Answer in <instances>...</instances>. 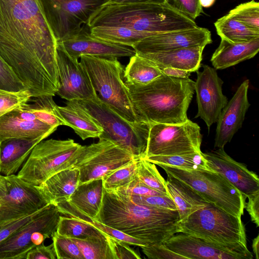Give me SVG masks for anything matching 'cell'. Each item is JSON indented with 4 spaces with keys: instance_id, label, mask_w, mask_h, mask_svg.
Instances as JSON below:
<instances>
[{
    "instance_id": "9a60e30c",
    "label": "cell",
    "mask_w": 259,
    "mask_h": 259,
    "mask_svg": "<svg viewBox=\"0 0 259 259\" xmlns=\"http://www.w3.org/2000/svg\"><path fill=\"white\" fill-rule=\"evenodd\" d=\"M56 51L59 85L56 95L67 101L96 98L90 77L78 59L70 56L59 42Z\"/></svg>"
},
{
    "instance_id": "52a82bcc",
    "label": "cell",
    "mask_w": 259,
    "mask_h": 259,
    "mask_svg": "<svg viewBox=\"0 0 259 259\" xmlns=\"http://www.w3.org/2000/svg\"><path fill=\"white\" fill-rule=\"evenodd\" d=\"M78 101L102 128L99 140L109 141L138 159L145 157L150 124L125 119L97 96L93 99Z\"/></svg>"
},
{
    "instance_id": "e575fe53",
    "label": "cell",
    "mask_w": 259,
    "mask_h": 259,
    "mask_svg": "<svg viewBox=\"0 0 259 259\" xmlns=\"http://www.w3.org/2000/svg\"><path fill=\"white\" fill-rule=\"evenodd\" d=\"M144 159L159 166L164 165L186 170L209 169L201 151L183 155L152 156Z\"/></svg>"
},
{
    "instance_id": "7c38bea8",
    "label": "cell",
    "mask_w": 259,
    "mask_h": 259,
    "mask_svg": "<svg viewBox=\"0 0 259 259\" xmlns=\"http://www.w3.org/2000/svg\"><path fill=\"white\" fill-rule=\"evenodd\" d=\"M200 126L189 119L180 124H150L145 158L201 152Z\"/></svg>"
},
{
    "instance_id": "d6986e66",
    "label": "cell",
    "mask_w": 259,
    "mask_h": 259,
    "mask_svg": "<svg viewBox=\"0 0 259 259\" xmlns=\"http://www.w3.org/2000/svg\"><path fill=\"white\" fill-rule=\"evenodd\" d=\"M175 234L163 244L186 259H252L250 252L224 248L187 234Z\"/></svg>"
},
{
    "instance_id": "f5cc1de1",
    "label": "cell",
    "mask_w": 259,
    "mask_h": 259,
    "mask_svg": "<svg viewBox=\"0 0 259 259\" xmlns=\"http://www.w3.org/2000/svg\"><path fill=\"white\" fill-rule=\"evenodd\" d=\"M163 74L177 78H189L192 73L191 71L172 67H167L163 69Z\"/></svg>"
},
{
    "instance_id": "4fadbf2b",
    "label": "cell",
    "mask_w": 259,
    "mask_h": 259,
    "mask_svg": "<svg viewBox=\"0 0 259 259\" xmlns=\"http://www.w3.org/2000/svg\"><path fill=\"white\" fill-rule=\"evenodd\" d=\"M37 186L15 174L0 181V226L32 214L49 204Z\"/></svg>"
},
{
    "instance_id": "9c48e42d",
    "label": "cell",
    "mask_w": 259,
    "mask_h": 259,
    "mask_svg": "<svg viewBox=\"0 0 259 259\" xmlns=\"http://www.w3.org/2000/svg\"><path fill=\"white\" fill-rule=\"evenodd\" d=\"M81 147L70 139L43 140L34 146L17 175L38 186L57 172L73 167Z\"/></svg>"
},
{
    "instance_id": "cb8c5ba5",
    "label": "cell",
    "mask_w": 259,
    "mask_h": 259,
    "mask_svg": "<svg viewBox=\"0 0 259 259\" xmlns=\"http://www.w3.org/2000/svg\"><path fill=\"white\" fill-rule=\"evenodd\" d=\"M44 137L34 139L12 138L0 143V174H15L26 161L34 146Z\"/></svg>"
},
{
    "instance_id": "4316f807",
    "label": "cell",
    "mask_w": 259,
    "mask_h": 259,
    "mask_svg": "<svg viewBox=\"0 0 259 259\" xmlns=\"http://www.w3.org/2000/svg\"><path fill=\"white\" fill-rule=\"evenodd\" d=\"M58 109L65 124L71 127L81 139L99 138L103 131L98 123L88 113L77 100L67 101Z\"/></svg>"
},
{
    "instance_id": "ee69618b",
    "label": "cell",
    "mask_w": 259,
    "mask_h": 259,
    "mask_svg": "<svg viewBox=\"0 0 259 259\" xmlns=\"http://www.w3.org/2000/svg\"><path fill=\"white\" fill-rule=\"evenodd\" d=\"M126 196L133 202L138 204L160 208L177 210L174 202L169 196L161 195Z\"/></svg>"
},
{
    "instance_id": "f907efd6",
    "label": "cell",
    "mask_w": 259,
    "mask_h": 259,
    "mask_svg": "<svg viewBox=\"0 0 259 259\" xmlns=\"http://www.w3.org/2000/svg\"><path fill=\"white\" fill-rule=\"evenodd\" d=\"M38 211L32 214L24 217L11 222L7 225L2 226L0 228V243L29 222Z\"/></svg>"
},
{
    "instance_id": "7402d4cb",
    "label": "cell",
    "mask_w": 259,
    "mask_h": 259,
    "mask_svg": "<svg viewBox=\"0 0 259 259\" xmlns=\"http://www.w3.org/2000/svg\"><path fill=\"white\" fill-rule=\"evenodd\" d=\"M56 129L38 120L27 121L21 119L12 110L0 117V143L12 138L44 137L46 139Z\"/></svg>"
},
{
    "instance_id": "44dd1931",
    "label": "cell",
    "mask_w": 259,
    "mask_h": 259,
    "mask_svg": "<svg viewBox=\"0 0 259 259\" xmlns=\"http://www.w3.org/2000/svg\"><path fill=\"white\" fill-rule=\"evenodd\" d=\"M249 83V80H244L222 110L217 121L215 148H224L241 127L250 106L247 96Z\"/></svg>"
},
{
    "instance_id": "7a4b0ae2",
    "label": "cell",
    "mask_w": 259,
    "mask_h": 259,
    "mask_svg": "<svg viewBox=\"0 0 259 259\" xmlns=\"http://www.w3.org/2000/svg\"><path fill=\"white\" fill-rule=\"evenodd\" d=\"M95 219L146 245L162 243L179 233L177 210L138 204L126 195L104 189L102 206Z\"/></svg>"
},
{
    "instance_id": "8d00e7d4",
    "label": "cell",
    "mask_w": 259,
    "mask_h": 259,
    "mask_svg": "<svg viewBox=\"0 0 259 259\" xmlns=\"http://www.w3.org/2000/svg\"><path fill=\"white\" fill-rule=\"evenodd\" d=\"M108 236H96L85 240L73 239L84 259H115Z\"/></svg>"
},
{
    "instance_id": "ac0fdd59",
    "label": "cell",
    "mask_w": 259,
    "mask_h": 259,
    "mask_svg": "<svg viewBox=\"0 0 259 259\" xmlns=\"http://www.w3.org/2000/svg\"><path fill=\"white\" fill-rule=\"evenodd\" d=\"M202 155L209 169L222 175L246 198L259 193L257 175L231 157L224 148L202 152Z\"/></svg>"
},
{
    "instance_id": "2e32d148",
    "label": "cell",
    "mask_w": 259,
    "mask_h": 259,
    "mask_svg": "<svg viewBox=\"0 0 259 259\" xmlns=\"http://www.w3.org/2000/svg\"><path fill=\"white\" fill-rule=\"evenodd\" d=\"M202 67V71H196L194 90L198 111L195 117H199L203 120L209 131L211 125L217 122L228 101L223 94V81L218 76L216 69L207 65H203Z\"/></svg>"
},
{
    "instance_id": "ba28073f",
    "label": "cell",
    "mask_w": 259,
    "mask_h": 259,
    "mask_svg": "<svg viewBox=\"0 0 259 259\" xmlns=\"http://www.w3.org/2000/svg\"><path fill=\"white\" fill-rule=\"evenodd\" d=\"M159 166L167 175L189 186L208 203L233 215L243 214L246 197L219 172L210 169L186 170Z\"/></svg>"
},
{
    "instance_id": "7dc6e473",
    "label": "cell",
    "mask_w": 259,
    "mask_h": 259,
    "mask_svg": "<svg viewBox=\"0 0 259 259\" xmlns=\"http://www.w3.org/2000/svg\"><path fill=\"white\" fill-rule=\"evenodd\" d=\"M144 253L151 259H186L185 257L172 251L163 244L159 243L141 247Z\"/></svg>"
},
{
    "instance_id": "6f0895ef",
    "label": "cell",
    "mask_w": 259,
    "mask_h": 259,
    "mask_svg": "<svg viewBox=\"0 0 259 259\" xmlns=\"http://www.w3.org/2000/svg\"><path fill=\"white\" fill-rule=\"evenodd\" d=\"M3 176V175H2L0 174V181L2 180Z\"/></svg>"
},
{
    "instance_id": "816d5d0a",
    "label": "cell",
    "mask_w": 259,
    "mask_h": 259,
    "mask_svg": "<svg viewBox=\"0 0 259 259\" xmlns=\"http://www.w3.org/2000/svg\"><path fill=\"white\" fill-rule=\"evenodd\" d=\"M248 201L245 203L244 208L250 217L251 221L256 227H259V193L247 197Z\"/></svg>"
},
{
    "instance_id": "30bf717a",
    "label": "cell",
    "mask_w": 259,
    "mask_h": 259,
    "mask_svg": "<svg viewBox=\"0 0 259 259\" xmlns=\"http://www.w3.org/2000/svg\"><path fill=\"white\" fill-rule=\"evenodd\" d=\"M109 0H39L57 42L77 34Z\"/></svg>"
},
{
    "instance_id": "74e56055",
    "label": "cell",
    "mask_w": 259,
    "mask_h": 259,
    "mask_svg": "<svg viewBox=\"0 0 259 259\" xmlns=\"http://www.w3.org/2000/svg\"><path fill=\"white\" fill-rule=\"evenodd\" d=\"M139 159L135 160L104 176L102 178L104 189L108 192H113L133 181L137 177Z\"/></svg>"
},
{
    "instance_id": "7bdbcfd3",
    "label": "cell",
    "mask_w": 259,
    "mask_h": 259,
    "mask_svg": "<svg viewBox=\"0 0 259 259\" xmlns=\"http://www.w3.org/2000/svg\"><path fill=\"white\" fill-rule=\"evenodd\" d=\"M0 90L19 92L26 90L10 65L0 56Z\"/></svg>"
},
{
    "instance_id": "c3c4849f",
    "label": "cell",
    "mask_w": 259,
    "mask_h": 259,
    "mask_svg": "<svg viewBox=\"0 0 259 259\" xmlns=\"http://www.w3.org/2000/svg\"><path fill=\"white\" fill-rule=\"evenodd\" d=\"M115 259H140V255L128 246V244L119 240L108 237Z\"/></svg>"
},
{
    "instance_id": "1f68e13d",
    "label": "cell",
    "mask_w": 259,
    "mask_h": 259,
    "mask_svg": "<svg viewBox=\"0 0 259 259\" xmlns=\"http://www.w3.org/2000/svg\"><path fill=\"white\" fill-rule=\"evenodd\" d=\"M214 25L221 38L232 43L246 42L259 38V30L248 27L228 14L218 19Z\"/></svg>"
},
{
    "instance_id": "60d3db41",
    "label": "cell",
    "mask_w": 259,
    "mask_h": 259,
    "mask_svg": "<svg viewBox=\"0 0 259 259\" xmlns=\"http://www.w3.org/2000/svg\"><path fill=\"white\" fill-rule=\"evenodd\" d=\"M52 238L57 259H84L79 247L71 238L56 232Z\"/></svg>"
},
{
    "instance_id": "484cf974",
    "label": "cell",
    "mask_w": 259,
    "mask_h": 259,
    "mask_svg": "<svg viewBox=\"0 0 259 259\" xmlns=\"http://www.w3.org/2000/svg\"><path fill=\"white\" fill-rule=\"evenodd\" d=\"M259 51V38L252 41L232 43L221 39L210 61L215 69H224L254 57Z\"/></svg>"
},
{
    "instance_id": "f35d334b",
    "label": "cell",
    "mask_w": 259,
    "mask_h": 259,
    "mask_svg": "<svg viewBox=\"0 0 259 259\" xmlns=\"http://www.w3.org/2000/svg\"><path fill=\"white\" fill-rule=\"evenodd\" d=\"M137 177L149 188L169 196L166 188V181L161 176L155 164L144 158L140 159Z\"/></svg>"
},
{
    "instance_id": "e0dca14e",
    "label": "cell",
    "mask_w": 259,
    "mask_h": 259,
    "mask_svg": "<svg viewBox=\"0 0 259 259\" xmlns=\"http://www.w3.org/2000/svg\"><path fill=\"white\" fill-rule=\"evenodd\" d=\"M212 41L210 31L207 28L197 26L148 36L137 43L133 48L136 54L141 55L195 46L205 47Z\"/></svg>"
},
{
    "instance_id": "f1b7e54d",
    "label": "cell",
    "mask_w": 259,
    "mask_h": 259,
    "mask_svg": "<svg viewBox=\"0 0 259 259\" xmlns=\"http://www.w3.org/2000/svg\"><path fill=\"white\" fill-rule=\"evenodd\" d=\"M104 187L102 179L78 185L69 203L80 211L95 218L102 204Z\"/></svg>"
},
{
    "instance_id": "3957f363",
    "label": "cell",
    "mask_w": 259,
    "mask_h": 259,
    "mask_svg": "<svg viewBox=\"0 0 259 259\" xmlns=\"http://www.w3.org/2000/svg\"><path fill=\"white\" fill-rule=\"evenodd\" d=\"M125 84L139 121L175 124L188 119L187 112L195 91V81L189 78L163 73L146 84Z\"/></svg>"
},
{
    "instance_id": "8fae6325",
    "label": "cell",
    "mask_w": 259,
    "mask_h": 259,
    "mask_svg": "<svg viewBox=\"0 0 259 259\" xmlns=\"http://www.w3.org/2000/svg\"><path fill=\"white\" fill-rule=\"evenodd\" d=\"M61 215L57 207L49 204L27 223L0 243V259H24L28 251L52 237Z\"/></svg>"
},
{
    "instance_id": "4dcf8cb0",
    "label": "cell",
    "mask_w": 259,
    "mask_h": 259,
    "mask_svg": "<svg viewBox=\"0 0 259 259\" xmlns=\"http://www.w3.org/2000/svg\"><path fill=\"white\" fill-rule=\"evenodd\" d=\"M162 74V70L152 61L136 53L130 57L123 71V78L126 84L144 85Z\"/></svg>"
},
{
    "instance_id": "6da1fadb",
    "label": "cell",
    "mask_w": 259,
    "mask_h": 259,
    "mask_svg": "<svg viewBox=\"0 0 259 259\" xmlns=\"http://www.w3.org/2000/svg\"><path fill=\"white\" fill-rule=\"evenodd\" d=\"M57 44L39 0H0V56L31 97L56 95Z\"/></svg>"
},
{
    "instance_id": "bcb514c9",
    "label": "cell",
    "mask_w": 259,
    "mask_h": 259,
    "mask_svg": "<svg viewBox=\"0 0 259 259\" xmlns=\"http://www.w3.org/2000/svg\"><path fill=\"white\" fill-rule=\"evenodd\" d=\"M125 195H161L166 196L159 192L155 191L143 183L137 177L133 181L127 185L120 187L113 191Z\"/></svg>"
},
{
    "instance_id": "83f0119b",
    "label": "cell",
    "mask_w": 259,
    "mask_h": 259,
    "mask_svg": "<svg viewBox=\"0 0 259 259\" xmlns=\"http://www.w3.org/2000/svg\"><path fill=\"white\" fill-rule=\"evenodd\" d=\"M167 176V190L176 206L180 221L209 203L185 183L170 175Z\"/></svg>"
},
{
    "instance_id": "5bb4252c",
    "label": "cell",
    "mask_w": 259,
    "mask_h": 259,
    "mask_svg": "<svg viewBox=\"0 0 259 259\" xmlns=\"http://www.w3.org/2000/svg\"><path fill=\"white\" fill-rule=\"evenodd\" d=\"M139 159L112 142L103 140L81 146L73 166L79 171V184L102 179L113 171Z\"/></svg>"
},
{
    "instance_id": "680465c9",
    "label": "cell",
    "mask_w": 259,
    "mask_h": 259,
    "mask_svg": "<svg viewBox=\"0 0 259 259\" xmlns=\"http://www.w3.org/2000/svg\"><path fill=\"white\" fill-rule=\"evenodd\" d=\"M1 227H2V226H0V228H1Z\"/></svg>"
},
{
    "instance_id": "681fc988",
    "label": "cell",
    "mask_w": 259,
    "mask_h": 259,
    "mask_svg": "<svg viewBox=\"0 0 259 259\" xmlns=\"http://www.w3.org/2000/svg\"><path fill=\"white\" fill-rule=\"evenodd\" d=\"M25 259H57L53 243L48 246L42 243L35 246L28 252Z\"/></svg>"
},
{
    "instance_id": "836d02e7",
    "label": "cell",
    "mask_w": 259,
    "mask_h": 259,
    "mask_svg": "<svg viewBox=\"0 0 259 259\" xmlns=\"http://www.w3.org/2000/svg\"><path fill=\"white\" fill-rule=\"evenodd\" d=\"M89 29L91 34L96 37L132 48L143 38L154 35L121 26H98Z\"/></svg>"
},
{
    "instance_id": "8992f818",
    "label": "cell",
    "mask_w": 259,
    "mask_h": 259,
    "mask_svg": "<svg viewBox=\"0 0 259 259\" xmlns=\"http://www.w3.org/2000/svg\"><path fill=\"white\" fill-rule=\"evenodd\" d=\"M79 58L98 98L125 119L131 122L140 121L122 78L123 66L117 59L89 55Z\"/></svg>"
},
{
    "instance_id": "d6a6232c",
    "label": "cell",
    "mask_w": 259,
    "mask_h": 259,
    "mask_svg": "<svg viewBox=\"0 0 259 259\" xmlns=\"http://www.w3.org/2000/svg\"><path fill=\"white\" fill-rule=\"evenodd\" d=\"M52 96L32 97L27 103L20 106L33 113L36 119L51 126L57 128L66 125L65 122L58 109V105Z\"/></svg>"
},
{
    "instance_id": "9f6ffc18",
    "label": "cell",
    "mask_w": 259,
    "mask_h": 259,
    "mask_svg": "<svg viewBox=\"0 0 259 259\" xmlns=\"http://www.w3.org/2000/svg\"><path fill=\"white\" fill-rule=\"evenodd\" d=\"M215 0H200V4L202 7L208 8L211 7Z\"/></svg>"
},
{
    "instance_id": "603a6c76",
    "label": "cell",
    "mask_w": 259,
    "mask_h": 259,
    "mask_svg": "<svg viewBox=\"0 0 259 259\" xmlns=\"http://www.w3.org/2000/svg\"><path fill=\"white\" fill-rule=\"evenodd\" d=\"M204 48L195 46L139 55L151 60L161 70L172 67L194 72L200 67Z\"/></svg>"
},
{
    "instance_id": "d4e9b609",
    "label": "cell",
    "mask_w": 259,
    "mask_h": 259,
    "mask_svg": "<svg viewBox=\"0 0 259 259\" xmlns=\"http://www.w3.org/2000/svg\"><path fill=\"white\" fill-rule=\"evenodd\" d=\"M78 169L74 167L61 170L37 186L49 203L68 201L79 184Z\"/></svg>"
},
{
    "instance_id": "db71d44e",
    "label": "cell",
    "mask_w": 259,
    "mask_h": 259,
    "mask_svg": "<svg viewBox=\"0 0 259 259\" xmlns=\"http://www.w3.org/2000/svg\"><path fill=\"white\" fill-rule=\"evenodd\" d=\"M165 1L166 0H109L106 4H123L132 3H159L163 2Z\"/></svg>"
},
{
    "instance_id": "11a10c76",
    "label": "cell",
    "mask_w": 259,
    "mask_h": 259,
    "mask_svg": "<svg viewBox=\"0 0 259 259\" xmlns=\"http://www.w3.org/2000/svg\"><path fill=\"white\" fill-rule=\"evenodd\" d=\"M252 248L256 259H259V235H257L252 241Z\"/></svg>"
},
{
    "instance_id": "5b68a950",
    "label": "cell",
    "mask_w": 259,
    "mask_h": 259,
    "mask_svg": "<svg viewBox=\"0 0 259 259\" xmlns=\"http://www.w3.org/2000/svg\"><path fill=\"white\" fill-rule=\"evenodd\" d=\"M179 233L201 238L222 248L250 252L241 217L228 213L208 203L178 224Z\"/></svg>"
},
{
    "instance_id": "277c9868",
    "label": "cell",
    "mask_w": 259,
    "mask_h": 259,
    "mask_svg": "<svg viewBox=\"0 0 259 259\" xmlns=\"http://www.w3.org/2000/svg\"><path fill=\"white\" fill-rule=\"evenodd\" d=\"M87 25L121 26L153 34L198 26L194 20L175 9L166 0L159 3L105 4Z\"/></svg>"
},
{
    "instance_id": "b9f144b4",
    "label": "cell",
    "mask_w": 259,
    "mask_h": 259,
    "mask_svg": "<svg viewBox=\"0 0 259 259\" xmlns=\"http://www.w3.org/2000/svg\"><path fill=\"white\" fill-rule=\"evenodd\" d=\"M31 98V95L27 90L19 92L0 90V117L27 103Z\"/></svg>"
},
{
    "instance_id": "ab89813d",
    "label": "cell",
    "mask_w": 259,
    "mask_h": 259,
    "mask_svg": "<svg viewBox=\"0 0 259 259\" xmlns=\"http://www.w3.org/2000/svg\"><path fill=\"white\" fill-rule=\"evenodd\" d=\"M248 27L259 30V3L254 0L238 5L228 13Z\"/></svg>"
},
{
    "instance_id": "f6af8a7d",
    "label": "cell",
    "mask_w": 259,
    "mask_h": 259,
    "mask_svg": "<svg viewBox=\"0 0 259 259\" xmlns=\"http://www.w3.org/2000/svg\"><path fill=\"white\" fill-rule=\"evenodd\" d=\"M175 9L194 20L203 12L200 0H166Z\"/></svg>"
},
{
    "instance_id": "ffe728a7",
    "label": "cell",
    "mask_w": 259,
    "mask_h": 259,
    "mask_svg": "<svg viewBox=\"0 0 259 259\" xmlns=\"http://www.w3.org/2000/svg\"><path fill=\"white\" fill-rule=\"evenodd\" d=\"M71 56L79 59L89 55L104 58L132 57L136 54L129 46L106 41L92 35L87 25L73 37L59 42Z\"/></svg>"
},
{
    "instance_id": "f546056e",
    "label": "cell",
    "mask_w": 259,
    "mask_h": 259,
    "mask_svg": "<svg viewBox=\"0 0 259 259\" xmlns=\"http://www.w3.org/2000/svg\"><path fill=\"white\" fill-rule=\"evenodd\" d=\"M55 205L57 207L61 214L90 224L110 237L121 241L128 245L139 247L146 245L141 240L131 237L117 229L101 223L95 218L88 215L72 206L68 201L59 203Z\"/></svg>"
},
{
    "instance_id": "d590c367",
    "label": "cell",
    "mask_w": 259,
    "mask_h": 259,
    "mask_svg": "<svg viewBox=\"0 0 259 259\" xmlns=\"http://www.w3.org/2000/svg\"><path fill=\"white\" fill-rule=\"evenodd\" d=\"M56 232L73 239L85 240L96 236H107L99 229L82 221L61 215Z\"/></svg>"
}]
</instances>
